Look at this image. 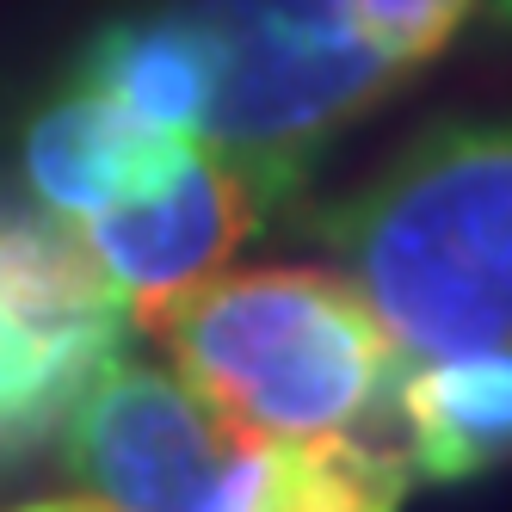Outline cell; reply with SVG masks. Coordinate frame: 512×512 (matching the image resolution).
I'll list each match as a JSON object with an SVG mask.
<instances>
[{
    "instance_id": "obj_4",
    "label": "cell",
    "mask_w": 512,
    "mask_h": 512,
    "mask_svg": "<svg viewBox=\"0 0 512 512\" xmlns=\"http://www.w3.org/2000/svg\"><path fill=\"white\" fill-rule=\"evenodd\" d=\"M284 198L290 192L260 167L223 155L216 142H198L161 186L87 216V241L105 278L118 284L130 321L155 327L186 290L223 272Z\"/></svg>"
},
{
    "instance_id": "obj_2",
    "label": "cell",
    "mask_w": 512,
    "mask_h": 512,
    "mask_svg": "<svg viewBox=\"0 0 512 512\" xmlns=\"http://www.w3.org/2000/svg\"><path fill=\"white\" fill-rule=\"evenodd\" d=\"M155 334L173 371L229 432L321 438L358 432L395 383V340L346 272L260 266L186 290Z\"/></svg>"
},
{
    "instance_id": "obj_11",
    "label": "cell",
    "mask_w": 512,
    "mask_h": 512,
    "mask_svg": "<svg viewBox=\"0 0 512 512\" xmlns=\"http://www.w3.org/2000/svg\"><path fill=\"white\" fill-rule=\"evenodd\" d=\"M475 7L482 0H346V19L371 50H383L389 62H401L414 75L420 62H432L469 25Z\"/></svg>"
},
{
    "instance_id": "obj_10",
    "label": "cell",
    "mask_w": 512,
    "mask_h": 512,
    "mask_svg": "<svg viewBox=\"0 0 512 512\" xmlns=\"http://www.w3.org/2000/svg\"><path fill=\"white\" fill-rule=\"evenodd\" d=\"M75 81L105 93L112 105H124L149 130L204 142L216 81H223V44H216V31L192 7L112 19L87 38Z\"/></svg>"
},
{
    "instance_id": "obj_7",
    "label": "cell",
    "mask_w": 512,
    "mask_h": 512,
    "mask_svg": "<svg viewBox=\"0 0 512 512\" xmlns=\"http://www.w3.org/2000/svg\"><path fill=\"white\" fill-rule=\"evenodd\" d=\"M192 149H198L192 136L149 130L124 105L75 81L25 130V186L38 204L87 223V216L161 186Z\"/></svg>"
},
{
    "instance_id": "obj_6",
    "label": "cell",
    "mask_w": 512,
    "mask_h": 512,
    "mask_svg": "<svg viewBox=\"0 0 512 512\" xmlns=\"http://www.w3.org/2000/svg\"><path fill=\"white\" fill-rule=\"evenodd\" d=\"M0 315L13 321L31 377L62 420L118 364L130 321L87 229L38 198H0Z\"/></svg>"
},
{
    "instance_id": "obj_8",
    "label": "cell",
    "mask_w": 512,
    "mask_h": 512,
    "mask_svg": "<svg viewBox=\"0 0 512 512\" xmlns=\"http://www.w3.org/2000/svg\"><path fill=\"white\" fill-rule=\"evenodd\" d=\"M414 482L408 445H377L358 432L321 438H247L210 482L204 512H401Z\"/></svg>"
},
{
    "instance_id": "obj_9",
    "label": "cell",
    "mask_w": 512,
    "mask_h": 512,
    "mask_svg": "<svg viewBox=\"0 0 512 512\" xmlns=\"http://www.w3.org/2000/svg\"><path fill=\"white\" fill-rule=\"evenodd\" d=\"M389 408L426 482H469L512 463V346L426 352L395 364Z\"/></svg>"
},
{
    "instance_id": "obj_1",
    "label": "cell",
    "mask_w": 512,
    "mask_h": 512,
    "mask_svg": "<svg viewBox=\"0 0 512 512\" xmlns=\"http://www.w3.org/2000/svg\"><path fill=\"white\" fill-rule=\"evenodd\" d=\"M395 352L512 346V124H438L321 223Z\"/></svg>"
},
{
    "instance_id": "obj_3",
    "label": "cell",
    "mask_w": 512,
    "mask_h": 512,
    "mask_svg": "<svg viewBox=\"0 0 512 512\" xmlns=\"http://www.w3.org/2000/svg\"><path fill=\"white\" fill-rule=\"evenodd\" d=\"M192 13L223 44L204 142L284 192L303 186L327 136L408 75L352 31L346 0H192Z\"/></svg>"
},
{
    "instance_id": "obj_12",
    "label": "cell",
    "mask_w": 512,
    "mask_h": 512,
    "mask_svg": "<svg viewBox=\"0 0 512 512\" xmlns=\"http://www.w3.org/2000/svg\"><path fill=\"white\" fill-rule=\"evenodd\" d=\"M62 426H68L62 408L38 389L13 321L0 315V463H19L25 451H38L44 438H56Z\"/></svg>"
},
{
    "instance_id": "obj_5",
    "label": "cell",
    "mask_w": 512,
    "mask_h": 512,
    "mask_svg": "<svg viewBox=\"0 0 512 512\" xmlns=\"http://www.w3.org/2000/svg\"><path fill=\"white\" fill-rule=\"evenodd\" d=\"M235 432L204 401L155 371L118 358L68 414V475L87 512H204Z\"/></svg>"
}]
</instances>
